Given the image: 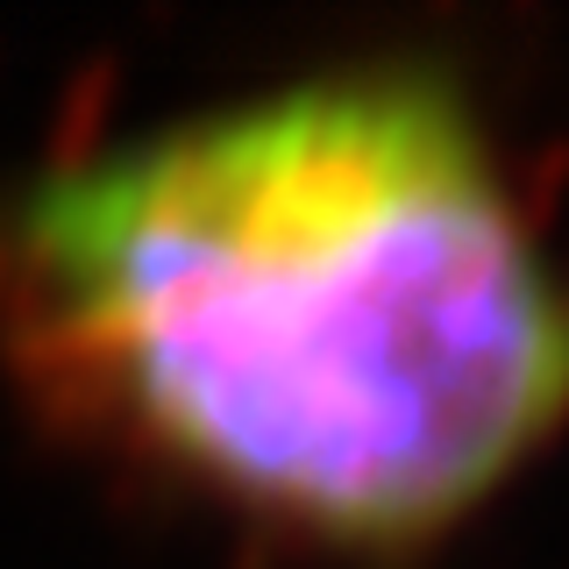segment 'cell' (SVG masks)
<instances>
[{
    "mask_svg": "<svg viewBox=\"0 0 569 569\" xmlns=\"http://www.w3.org/2000/svg\"><path fill=\"white\" fill-rule=\"evenodd\" d=\"M0 385L186 506L406 556L562 441L569 278L441 71H307L0 200Z\"/></svg>",
    "mask_w": 569,
    "mask_h": 569,
    "instance_id": "obj_1",
    "label": "cell"
}]
</instances>
